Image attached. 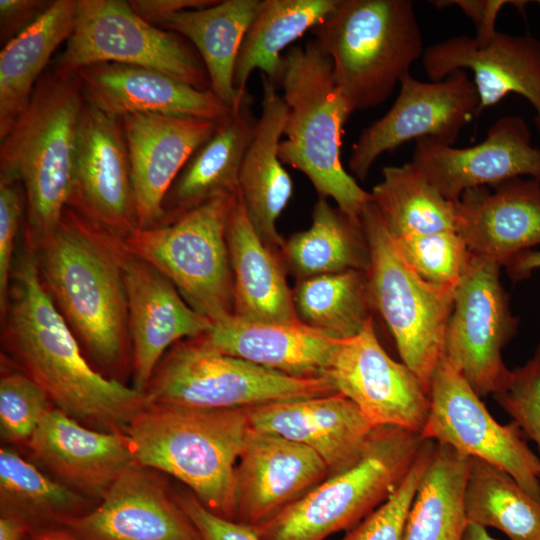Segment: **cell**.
Returning a JSON list of instances; mask_svg holds the SVG:
<instances>
[{"label":"cell","mask_w":540,"mask_h":540,"mask_svg":"<svg viewBox=\"0 0 540 540\" xmlns=\"http://www.w3.org/2000/svg\"><path fill=\"white\" fill-rule=\"evenodd\" d=\"M311 31L351 113L384 103L425 50L410 0H338Z\"/></svg>","instance_id":"8992f818"},{"label":"cell","mask_w":540,"mask_h":540,"mask_svg":"<svg viewBox=\"0 0 540 540\" xmlns=\"http://www.w3.org/2000/svg\"><path fill=\"white\" fill-rule=\"evenodd\" d=\"M78 0H56L0 53V139L27 106L42 71L73 33Z\"/></svg>","instance_id":"1f68e13d"},{"label":"cell","mask_w":540,"mask_h":540,"mask_svg":"<svg viewBox=\"0 0 540 540\" xmlns=\"http://www.w3.org/2000/svg\"><path fill=\"white\" fill-rule=\"evenodd\" d=\"M261 0H224L183 10L164 18L159 27L186 37L197 49L210 89L231 110L244 93L234 87L237 57Z\"/></svg>","instance_id":"4dcf8cb0"},{"label":"cell","mask_w":540,"mask_h":540,"mask_svg":"<svg viewBox=\"0 0 540 540\" xmlns=\"http://www.w3.org/2000/svg\"><path fill=\"white\" fill-rule=\"evenodd\" d=\"M429 398L422 438L496 466L540 501V458L528 446L524 433L513 420L505 425L496 421L444 356L431 377Z\"/></svg>","instance_id":"4fadbf2b"},{"label":"cell","mask_w":540,"mask_h":540,"mask_svg":"<svg viewBox=\"0 0 540 540\" xmlns=\"http://www.w3.org/2000/svg\"><path fill=\"white\" fill-rule=\"evenodd\" d=\"M253 101L247 91L211 138L189 158L165 197L159 226L216 197L238 191L241 166L258 124Z\"/></svg>","instance_id":"f1b7e54d"},{"label":"cell","mask_w":540,"mask_h":540,"mask_svg":"<svg viewBox=\"0 0 540 540\" xmlns=\"http://www.w3.org/2000/svg\"><path fill=\"white\" fill-rule=\"evenodd\" d=\"M218 0H130L133 11L142 19L158 27L169 15L189 10L200 9L215 4Z\"/></svg>","instance_id":"c3c4849f"},{"label":"cell","mask_w":540,"mask_h":540,"mask_svg":"<svg viewBox=\"0 0 540 540\" xmlns=\"http://www.w3.org/2000/svg\"><path fill=\"white\" fill-rule=\"evenodd\" d=\"M471 188L456 201L457 233L474 255L501 266L540 245V181L515 177Z\"/></svg>","instance_id":"484cf974"},{"label":"cell","mask_w":540,"mask_h":540,"mask_svg":"<svg viewBox=\"0 0 540 540\" xmlns=\"http://www.w3.org/2000/svg\"><path fill=\"white\" fill-rule=\"evenodd\" d=\"M76 74L85 101L116 118L150 113L223 122L232 111L211 89H197L146 67L106 62Z\"/></svg>","instance_id":"d4e9b609"},{"label":"cell","mask_w":540,"mask_h":540,"mask_svg":"<svg viewBox=\"0 0 540 540\" xmlns=\"http://www.w3.org/2000/svg\"><path fill=\"white\" fill-rule=\"evenodd\" d=\"M393 241L406 263L422 279L437 286L456 288L472 258L456 231L393 238Z\"/></svg>","instance_id":"ab89813d"},{"label":"cell","mask_w":540,"mask_h":540,"mask_svg":"<svg viewBox=\"0 0 540 540\" xmlns=\"http://www.w3.org/2000/svg\"><path fill=\"white\" fill-rule=\"evenodd\" d=\"M68 206L126 237L138 228L131 165L120 118L85 101Z\"/></svg>","instance_id":"2e32d148"},{"label":"cell","mask_w":540,"mask_h":540,"mask_svg":"<svg viewBox=\"0 0 540 540\" xmlns=\"http://www.w3.org/2000/svg\"><path fill=\"white\" fill-rule=\"evenodd\" d=\"M460 540H497L489 535L486 528L467 523Z\"/></svg>","instance_id":"f5cc1de1"},{"label":"cell","mask_w":540,"mask_h":540,"mask_svg":"<svg viewBox=\"0 0 540 540\" xmlns=\"http://www.w3.org/2000/svg\"><path fill=\"white\" fill-rule=\"evenodd\" d=\"M235 467L234 520L256 528L329 477L311 448L250 428Z\"/></svg>","instance_id":"d6986e66"},{"label":"cell","mask_w":540,"mask_h":540,"mask_svg":"<svg viewBox=\"0 0 540 540\" xmlns=\"http://www.w3.org/2000/svg\"><path fill=\"white\" fill-rule=\"evenodd\" d=\"M469 458L436 442L410 507L404 540H460Z\"/></svg>","instance_id":"d590c367"},{"label":"cell","mask_w":540,"mask_h":540,"mask_svg":"<svg viewBox=\"0 0 540 540\" xmlns=\"http://www.w3.org/2000/svg\"><path fill=\"white\" fill-rule=\"evenodd\" d=\"M431 81H439L455 70L469 69L479 97L478 115L515 93L534 109L540 133V41L535 37L497 31L487 42L462 34L425 48L421 58Z\"/></svg>","instance_id":"ac0fdd59"},{"label":"cell","mask_w":540,"mask_h":540,"mask_svg":"<svg viewBox=\"0 0 540 540\" xmlns=\"http://www.w3.org/2000/svg\"><path fill=\"white\" fill-rule=\"evenodd\" d=\"M539 5H540V1H538Z\"/></svg>","instance_id":"db71d44e"},{"label":"cell","mask_w":540,"mask_h":540,"mask_svg":"<svg viewBox=\"0 0 540 540\" xmlns=\"http://www.w3.org/2000/svg\"><path fill=\"white\" fill-rule=\"evenodd\" d=\"M261 79L262 112L241 166L238 193L258 237L280 252L284 239L276 222L293 193L292 180L278 157L288 109L277 86L262 74Z\"/></svg>","instance_id":"83f0119b"},{"label":"cell","mask_w":540,"mask_h":540,"mask_svg":"<svg viewBox=\"0 0 540 540\" xmlns=\"http://www.w3.org/2000/svg\"><path fill=\"white\" fill-rule=\"evenodd\" d=\"M198 337L221 353L301 379L327 378L338 341L300 321L253 322L235 315Z\"/></svg>","instance_id":"4316f807"},{"label":"cell","mask_w":540,"mask_h":540,"mask_svg":"<svg viewBox=\"0 0 540 540\" xmlns=\"http://www.w3.org/2000/svg\"><path fill=\"white\" fill-rule=\"evenodd\" d=\"M97 504L44 473L14 449H0V515L21 520L33 532L64 526Z\"/></svg>","instance_id":"e575fe53"},{"label":"cell","mask_w":540,"mask_h":540,"mask_svg":"<svg viewBox=\"0 0 540 540\" xmlns=\"http://www.w3.org/2000/svg\"><path fill=\"white\" fill-rule=\"evenodd\" d=\"M1 341L19 370L47 394L53 407L100 431H124L147 405L145 395L100 373L44 289L34 251L13 268Z\"/></svg>","instance_id":"6da1fadb"},{"label":"cell","mask_w":540,"mask_h":540,"mask_svg":"<svg viewBox=\"0 0 540 540\" xmlns=\"http://www.w3.org/2000/svg\"><path fill=\"white\" fill-rule=\"evenodd\" d=\"M174 494L203 540H260L254 528L212 513L190 490Z\"/></svg>","instance_id":"f6af8a7d"},{"label":"cell","mask_w":540,"mask_h":540,"mask_svg":"<svg viewBox=\"0 0 540 540\" xmlns=\"http://www.w3.org/2000/svg\"><path fill=\"white\" fill-rule=\"evenodd\" d=\"M41 0H1L0 36L5 44L29 26L49 5Z\"/></svg>","instance_id":"7dc6e473"},{"label":"cell","mask_w":540,"mask_h":540,"mask_svg":"<svg viewBox=\"0 0 540 540\" xmlns=\"http://www.w3.org/2000/svg\"><path fill=\"white\" fill-rule=\"evenodd\" d=\"M125 280L132 387L144 393L166 352L179 341L203 335L213 323L191 308L158 269L129 253Z\"/></svg>","instance_id":"7402d4cb"},{"label":"cell","mask_w":540,"mask_h":540,"mask_svg":"<svg viewBox=\"0 0 540 540\" xmlns=\"http://www.w3.org/2000/svg\"><path fill=\"white\" fill-rule=\"evenodd\" d=\"M501 265L472 254L456 287L443 356L482 398L506 390L512 370L502 349L515 336L519 318L500 282Z\"/></svg>","instance_id":"7c38bea8"},{"label":"cell","mask_w":540,"mask_h":540,"mask_svg":"<svg viewBox=\"0 0 540 540\" xmlns=\"http://www.w3.org/2000/svg\"><path fill=\"white\" fill-rule=\"evenodd\" d=\"M247 413L252 429L315 451L325 462L329 477L361 459L377 428L340 393L251 407Z\"/></svg>","instance_id":"cb8c5ba5"},{"label":"cell","mask_w":540,"mask_h":540,"mask_svg":"<svg viewBox=\"0 0 540 540\" xmlns=\"http://www.w3.org/2000/svg\"><path fill=\"white\" fill-rule=\"evenodd\" d=\"M234 286V315L253 322L299 321L280 252L254 231L239 193L227 224Z\"/></svg>","instance_id":"f546056e"},{"label":"cell","mask_w":540,"mask_h":540,"mask_svg":"<svg viewBox=\"0 0 540 540\" xmlns=\"http://www.w3.org/2000/svg\"><path fill=\"white\" fill-rule=\"evenodd\" d=\"M31 250L44 289L93 366L123 382L131 370L124 237L67 206Z\"/></svg>","instance_id":"7a4b0ae2"},{"label":"cell","mask_w":540,"mask_h":540,"mask_svg":"<svg viewBox=\"0 0 540 540\" xmlns=\"http://www.w3.org/2000/svg\"><path fill=\"white\" fill-rule=\"evenodd\" d=\"M423 442L410 429L377 427L356 464L326 478L255 532L260 540H325L352 529L398 488Z\"/></svg>","instance_id":"52a82bcc"},{"label":"cell","mask_w":540,"mask_h":540,"mask_svg":"<svg viewBox=\"0 0 540 540\" xmlns=\"http://www.w3.org/2000/svg\"><path fill=\"white\" fill-rule=\"evenodd\" d=\"M287 272L297 280L347 270L368 271L370 249L361 220L319 196L312 224L291 235L280 250Z\"/></svg>","instance_id":"d6a6232c"},{"label":"cell","mask_w":540,"mask_h":540,"mask_svg":"<svg viewBox=\"0 0 540 540\" xmlns=\"http://www.w3.org/2000/svg\"><path fill=\"white\" fill-rule=\"evenodd\" d=\"M247 408L147 404L124 429L137 464L168 474L212 513L235 518V467L250 430Z\"/></svg>","instance_id":"277c9868"},{"label":"cell","mask_w":540,"mask_h":540,"mask_svg":"<svg viewBox=\"0 0 540 540\" xmlns=\"http://www.w3.org/2000/svg\"><path fill=\"white\" fill-rule=\"evenodd\" d=\"M26 445L47 474L96 502L136 463L123 431L90 428L55 407Z\"/></svg>","instance_id":"603a6c76"},{"label":"cell","mask_w":540,"mask_h":540,"mask_svg":"<svg viewBox=\"0 0 540 540\" xmlns=\"http://www.w3.org/2000/svg\"><path fill=\"white\" fill-rule=\"evenodd\" d=\"M28 540H84L64 526L33 531Z\"/></svg>","instance_id":"816d5d0a"},{"label":"cell","mask_w":540,"mask_h":540,"mask_svg":"<svg viewBox=\"0 0 540 540\" xmlns=\"http://www.w3.org/2000/svg\"><path fill=\"white\" fill-rule=\"evenodd\" d=\"M338 393L327 378L301 379L221 353L199 337L174 344L145 391L147 404L251 408Z\"/></svg>","instance_id":"ba28073f"},{"label":"cell","mask_w":540,"mask_h":540,"mask_svg":"<svg viewBox=\"0 0 540 540\" xmlns=\"http://www.w3.org/2000/svg\"><path fill=\"white\" fill-rule=\"evenodd\" d=\"M512 373L508 388L493 397L540 453V342L533 355Z\"/></svg>","instance_id":"7bdbcfd3"},{"label":"cell","mask_w":540,"mask_h":540,"mask_svg":"<svg viewBox=\"0 0 540 540\" xmlns=\"http://www.w3.org/2000/svg\"><path fill=\"white\" fill-rule=\"evenodd\" d=\"M411 162L448 200L468 189L528 176L540 181V148L533 146L525 120L497 119L477 145L455 148L431 138L415 141Z\"/></svg>","instance_id":"e0dca14e"},{"label":"cell","mask_w":540,"mask_h":540,"mask_svg":"<svg viewBox=\"0 0 540 540\" xmlns=\"http://www.w3.org/2000/svg\"><path fill=\"white\" fill-rule=\"evenodd\" d=\"M30 532L21 520L0 515V540H28Z\"/></svg>","instance_id":"f907efd6"},{"label":"cell","mask_w":540,"mask_h":540,"mask_svg":"<svg viewBox=\"0 0 540 540\" xmlns=\"http://www.w3.org/2000/svg\"><path fill=\"white\" fill-rule=\"evenodd\" d=\"M278 86L288 109L280 161L306 175L319 196L332 198L345 214L361 220L371 194L341 162L343 127L352 113L333 79L329 56L314 39L283 55Z\"/></svg>","instance_id":"5b68a950"},{"label":"cell","mask_w":540,"mask_h":540,"mask_svg":"<svg viewBox=\"0 0 540 540\" xmlns=\"http://www.w3.org/2000/svg\"><path fill=\"white\" fill-rule=\"evenodd\" d=\"M292 297L299 321L334 339L357 335L372 318L367 271L347 270L299 279Z\"/></svg>","instance_id":"f35d334b"},{"label":"cell","mask_w":540,"mask_h":540,"mask_svg":"<svg viewBox=\"0 0 540 540\" xmlns=\"http://www.w3.org/2000/svg\"><path fill=\"white\" fill-rule=\"evenodd\" d=\"M326 377L375 427L421 433L430 408L429 391L404 363L386 353L372 318L357 335L337 341Z\"/></svg>","instance_id":"9a60e30c"},{"label":"cell","mask_w":540,"mask_h":540,"mask_svg":"<svg viewBox=\"0 0 540 540\" xmlns=\"http://www.w3.org/2000/svg\"><path fill=\"white\" fill-rule=\"evenodd\" d=\"M237 194L221 195L172 223L137 228L124 238L129 254L158 269L213 324L234 315L226 234Z\"/></svg>","instance_id":"9c48e42d"},{"label":"cell","mask_w":540,"mask_h":540,"mask_svg":"<svg viewBox=\"0 0 540 540\" xmlns=\"http://www.w3.org/2000/svg\"><path fill=\"white\" fill-rule=\"evenodd\" d=\"M361 222L370 249L367 278L372 309L388 326L403 363L429 391L443 356L456 288L431 284L406 263L371 201Z\"/></svg>","instance_id":"30bf717a"},{"label":"cell","mask_w":540,"mask_h":540,"mask_svg":"<svg viewBox=\"0 0 540 540\" xmlns=\"http://www.w3.org/2000/svg\"><path fill=\"white\" fill-rule=\"evenodd\" d=\"M337 3L338 0H261L237 57L235 89L241 94L246 92L247 81L257 69L278 86L282 52L320 24Z\"/></svg>","instance_id":"836d02e7"},{"label":"cell","mask_w":540,"mask_h":540,"mask_svg":"<svg viewBox=\"0 0 540 540\" xmlns=\"http://www.w3.org/2000/svg\"><path fill=\"white\" fill-rule=\"evenodd\" d=\"M22 212L21 199L14 183L0 180V314H5L13 274L15 240Z\"/></svg>","instance_id":"ee69618b"},{"label":"cell","mask_w":540,"mask_h":540,"mask_svg":"<svg viewBox=\"0 0 540 540\" xmlns=\"http://www.w3.org/2000/svg\"><path fill=\"white\" fill-rule=\"evenodd\" d=\"M120 119L131 165L138 228L159 226L173 182L222 122L150 113L127 114Z\"/></svg>","instance_id":"44dd1931"},{"label":"cell","mask_w":540,"mask_h":540,"mask_svg":"<svg viewBox=\"0 0 540 540\" xmlns=\"http://www.w3.org/2000/svg\"><path fill=\"white\" fill-rule=\"evenodd\" d=\"M371 202L393 238L457 232L456 201L445 198L410 161L386 166Z\"/></svg>","instance_id":"8d00e7d4"},{"label":"cell","mask_w":540,"mask_h":540,"mask_svg":"<svg viewBox=\"0 0 540 540\" xmlns=\"http://www.w3.org/2000/svg\"><path fill=\"white\" fill-rule=\"evenodd\" d=\"M435 445V441L424 439L416 460L398 488L340 540H404L408 513Z\"/></svg>","instance_id":"b9f144b4"},{"label":"cell","mask_w":540,"mask_h":540,"mask_svg":"<svg viewBox=\"0 0 540 540\" xmlns=\"http://www.w3.org/2000/svg\"><path fill=\"white\" fill-rule=\"evenodd\" d=\"M504 266L514 281L527 279L534 270L540 269V250L523 251L508 260Z\"/></svg>","instance_id":"681fc988"},{"label":"cell","mask_w":540,"mask_h":540,"mask_svg":"<svg viewBox=\"0 0 540 540\" xmlns=\"http://www.w3.org/2000/svg\"><path fill=\"white\" fill-rule=\"evenodd\" d=\"M478 107V93L466 70H455L442 80L430 82L408 73L400 81L391 108L366 127L354 143L349 169L363 181L381 154L407 141L431 138L453 145L461 130L479 116Z\"/></svg>","instance_id":"5bb4252c"},{"label":"cell","mask_w":540,"mask_h":540,"mask_svg":"<svg viewBox=\"0 0 540 540\" xmlns=\"http://www.w3.org/2000/svg\"><path fill=\"white\" fill-rule=\"evenodd\" d=\"M160 473L131 465L90 512L64 527L84 540H203Z\"/></svg>","instance_id":"ffe728a7"},{"label":"cell","mask_w":540,"mask_h":540,"mask_svg":"<svg viewBox=\"0 0 540 540\" xmlns=\"http://www.w3.org/2000/svg\"><path fill=\"white\" fill-rule=\"evenodd\" d=\"M43 389L19 369H2L0 378V434L11 444L29 441L52 408Z\"/></svg>","instance_id":"60d3db41"},{"label":"cell","mask_w":540,"mask_h":540,"mask_svg":"<svg viewBox=\"0 0 540 540\" xmlns=\"http://www.w3.org/2000/svg\"><path fill=\"white\" fill-rule=\"evenodd\" d=\"M437 8L449 5L458 6L463 13L469 17L476 27L474 39L479 44L487 42L496 32V20L501 9L506 5H514L521 11L526 4L525 1L507 0H453V1H431Z\"/></svg>","instance_id":"bcb514c9"},{"label":"cell","mask_w":540,"mask_h":540,"mask_svg":"<svg viewBox=\"0 0 540 540\" xmlns=\"http://www.w3.org/2000/svg\"><path fill=\"white\" fill-rule=\"evenodd\" d=\"M106 62L154 69L210 90L202 59L178 34L148 23L128 1L78 0L73 33L52 70L70 75Z\"/></svg>","instance_id":"8fae6325"},{"label":"cell","mask_w":540,"mask_h":540,"mask_svg":"<svg viewBox=\"0 0 540 540\" xmlns=\"http://www.w3.org/2000/svg\"><path fill=\"white\" fill-rule=\"evenodd\" d=\"M467 523L493 527L510 540H540V501L509 474L470 457L464 496Z\"/></svg>","instance_id":"74e56055"},{"label":"cell","mask_w":540,"mask_h":540,"mask_svg":"<svg viewBox=\"0 0 540 540\" xmlns=\"http://www.w3.org/2000/svg\"><path fill=\"white\" fill-rule=\"evenodd\" d=\"M85 98L77 74L53 70L37 82L9 133L1 139L0 180L23 183L25 247H35L68 206Z\"/></svg>","instance_id":"3957f363"}]
</instances>
